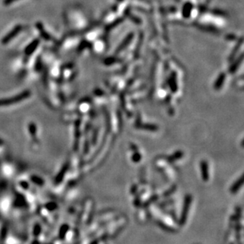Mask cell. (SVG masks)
<instances>
[{
    "instance_id": "3",
    "label": "cell",
    "mask_w": 244,
    "mask_h": 244,
    "mask_svg": "<svg viewBox=\"0 0 244 244\" xmlns=\"http://www.w3.org/2000/svg\"><path fill=\"white\" fill-rule=\"evenodd\" d=\"M40 43V39L36 38L32 40L30 44H28V45L26 46V48H25V55L27 56L31 55L37 49Z\"/></svg>"
},
{
    "instance_id": "6",
    "label": "cell",
    "mask_w": 244,
    "mask_h": 244,
    "mask_svg": "<svg viewBox=\"0 0 244 244\" xmlns=\"http://www.w3.org/2000/svg\"><path fill=\"white\" fill-rule=\"evenodd\" d=\"M17 1H19V0H3L2 1V4L6 6H8L12 4V3H14V2H17Z\"/></svg>"
},
{
    "instance_id": "4",
    "label": "cell",
    "mask_w": 244,
    "mask_h": 244,
    "mask_svg": "<svg viewBox=\"0 0 244 244\" xmlns=\"http://www.w3.org/2000/svg\"><path fill=\"white\" fill-rule=\"evenodd\" d=\"M36 28L38 29L39 31V33H40V36L42 37L44 40H47V41H48V40H51L52 39V35L50 34V33H48V32L46 31V29L44 28V25H43L42 22H37L36 23Z\"/></svg>"
},
{
    "instance_id": "2",
    "label": "cell",
    "mask_w": 244,
    "mask_h": 244,
    "mask_svg": "<svg viewBox=\"0 0 244 244\" xmlns=\"http://www.w3.org/2000/svg\"><path fill=\"white\" fill-rule=\"evenodd\" d=\"M22 28H23V27H22V25L20 24L14 26V28L10 30V32H7V33L2 37V40H1V43H2V45H6V44H8L11 40H14V39L21 32H22Z\"/></svg>"
},
{
    "instance_id": "5",
    "label": "cell",
    "mask_w": 244,
    "mask_h": 244,
    "mask_svg": "<svg viewBox=\"0 0 244 244\" xmlns=\"http://www.w3.org/2000/svg\"><path fill=\"white\" fill-rule=\"evenodd\" d=\"M42 60H41V58L39 56L38 58H36V62H35V66H34V70L35 71H40V70L42 69Z\"/></svg>"
},
{
    "instance_id": "1",
    "label": "cell",
    "mask_w": 244,
    "mask_h": 244,
    "mask_svg": "<svg viewBox=\"0 0 244 244\" xmlns=\"http://www.w3.org/2000/svg\"><path fill=\"white\" fill-rule=\"evenodd\" d=\"M31 96V91L30 90H25L23 92H20L19 94L14 96L12 97H8V98L0 99V107L9 106L10 104H16L21 101H23L25 99L28 98Z\"/></svg>"
}]
</instances>
